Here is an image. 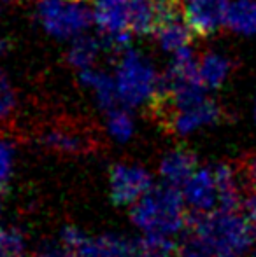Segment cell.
I'll return each mask as SVG.
<instances>
[{"instance_id":"obj_20","label":"cell","mask_w":256,"mask_h":257,"mask_svg":"<svg viewBox=\"0 0 256 257\" xmlns=\"http://www.w3.org/2000/svg\"><path fill=\"white\" fill-rule=\"evenodd\" d=\"M0 257H28L27 241L16 227H0Z\"/></svg>"},{"instance_id":"obj_28","label":"cell","mask_w":256,"mask_h":257,"mask_svg":"<svg viewBox=\"0 0 256 257\" xmlns=\"http://www.w3.org/2000/svg\"><path fill=\"white\" fill-rule=\"evenodd\" d=\"M2 48H4V42H2V39H0V51H2Z\"/></svg>"},{"instance_id":"obj_21","label":"cell","mask_w":256,"mask_h":257,"mask_svg":"<svg viewBox=\"0 0 256 257\" xmlns=\"http://www.w3.org/2000/svg\"><path fill=\"white\" fill-rule=\"evenodd\" d=\"M16 93L6 72L0 70V121H7L16 110Z\"/></svg>"},{"instance_id":"obj_26","label":"cell","mask_w":256,"mask_h":257,"mask_svg":"<svg viewBox=\"0 0 256 257\" xmlns=\"http://www.w3.org/2000/svg\"><path fill=\"white\" fill-rule=\"evenodd\" d=\"M247 219L251 220V224H253V227H254V233H256V212L253 213V215H249Z\"/></svg>"},{"instance_id":"obj_30","label":"cell","mask_w":256,"mask_h":257,"mask_svg":"<svg viewBox=\"0 0 256 257\" xmlns=\"http://www.w3.org/2000/svg\"><path fill=\"white\" fill-rule=\"evenodd\" d=\"M251 257H256V252H254V254H253V255H251Z\"/></svg>"},{"instance_id":"obj_5","label":"cell","mask_w":256,"mask_h":257,"mask_svg":"<svg viewBox=\"0 0 256 257\" xmlns=\"http://www.w3.org/2000/svg\"><path fill=\"white\" fill-rule=\"evenodd\" d=\"M111 198L114 205H133L153 187V177L147 170L135 165L118 163L111 168Z\"/></svg>"},{"instance_id":"obj_7","label":"cell","mask_w":256,"mask_h":257,"mask_svg":"<svg viewBox=\"0 0 256 257\" xmlns=\"http://www.w3.org/2000/svg\"><path fill=\"white\" fill-rule=\"evenodd\" d=\"M183 196L192 212L207 213L219 208V187L212 166L197 168L183 186Z\"/></svg>"},{"instance_id":"obj_18","label":"cell","mask_w":256,"mask_h":257,"mask_svg":"<svg viewBox=\"0 0 256 257\" xmlns=\"http://www.w3.org/2000/svg\"><path fill=\"white\" fill-rule=\"evenodd\" d=\"M137 257H181V250L168 236L146 234L137 241Z\"/></svg>"},{"instance_id":"obj_24","label":"cell","mask_w":256,"mask_h":257,"mask_svg":"<svg viewBox=\"0 0 256 257\" xmlns=\"http://www.w3.org/2000/svg\"><path fill=\"white\" fill-rule=\"evenodd\" d=\"M84 238H86V234L82 233L81 229L74 227V226H67L62 231V243L68 248V250H72V248L77 247V245L81 243Z\"/></svg>"},{"instance_id":"obj_19","label":"cell","mask_w":256,"mask_h":257,"mask_svg":"<svg viewBox=\"0 0 256 257\" xmlns=\"http://www.w3.org/2000/svg\"><path fill=\"white\" fill-rule=\"evenodd\" d=\"M107 130H109V135L118 142H127L132 139L135 124H133V119L127 108L116 107L107 112Z\"/></svg>"},{"instance_id":"obj_13","label":"cell","mask_w":256,"mask_h":257,"mask_svg":"<svg viewBox=\"0 0 256 257\" xmlns=\"http://www.w3.org/2000/svg\"><path fill=\"white\" fill-rule=\"evenodd\" d=\"M79 81L86 88H92L95 91L97 102H99V105L106 112H109L111 108H116L121 105L120 98H118L116 79H113L111 75L90 67V68H82L79 72Z\"/></svg>"},{"instance_id":"obj_17","label":"cell","mask_w":256,"mask_h":257,"mask_svg":"<svg viewBox=\"0 0 256 257\" xmlns=\"http://www.w3.org/2000/svg\"><path fill=\"white\" fill-rule=\"evenodd\" d=\"M104 49V42L99 41L97 37H90V35H79L74 39L70 49H68L67 60L72 67L79 68H90L97 61L100 51Z\"/></svg>"},{"instance_id":"obj_29","label":"cell","mask_w":256,"mask_h":257,"mask_svg":"<svg viewBox=\"0 0 256 257\" xmlns=\"http://www.w3.org/2000/svg\"><path fill=\"white\" fill-rule=\"evenodd\" d=\"M254 119H256V107H254Z\"/></svg>"},{"instance_id":"obj_16","label":"cell","mask_w":256,"mask_h":257,"mask_svg":"<svg viewBox=\"0 0 256 257\" xmlns=\"http://www.w3.org/2000/svg\"><path fill=\"white\" fill-rule=\"evenodd\" d=\"M230 68H232V61L228 58L216 53H207L198 61V77L205 88L214 89L225 82L230 74Z\"/></svg>"},{"instance_id":"obj_31","label":"cell","mask_w":256,"mask_h":257,"mask_svg":"<svg viewBox=\"0 0 256 257\" xmlns=\"http://www.w3.org/2000/svg\"><path fill=\"white\" fill-rule=\"evenodd\" d=\"M81 2H86V0H81Z\"/></svg>"},{"instance_id":"obj_1","label":"cell","mask_w":256,"mask_h":257,"mask_svg":"<svg viewBox=\"0 0 256 257\" xmlns=\"http://www.w3.org/2000/svg\"><path fill=\"white\" fill-rule=\"evenodd\" d=\"M186 229L197 233L214 254L242 255L254 241V227L240 210L216 208L207 213L192 212Z\"/></svg>"},{"instance_id":"obj_6","label":"cell","mask_w":256,"mask_h":257,"mask_svg":"<svg viewBox=\"0 0 256 257\" xmlns=\"http://www.w3.org/2000/svg\"><path fill=\"white\" fill-rule=\"evenodd\" d=\"M228 0H181L183 16L195 35L214 34L225 25Z\"/></svg>"},{"instance_id":"obj_27","label":"cell","mask_w":256,"mask_h":257,"mask_svg":"<svg viewBox=\"0 0 256 257\" xmlns=\"http://www.w3.org/2000/svg\"><path fill=\"white\" fill-rule=\"evenodd\" d=\"M214 257H240V255H235V254H216Z\"/></svg>"},{"instance_id":"obj_2","label":"cell","mask_w":256,"mask_h":257,"mask_svg":"<svg viewBox=\"0 0 256 257\" xmlns=\"http://www.w3.org/2000/svg\"><path fill=\"white\" fill-rule=\"evenodd\" d=\"M186 201L178 186L163 182L151 187L137 203L132 205V220L146 234L170 236L188 224Z\"/></svg>"},{"instance_id":"obj_11","label":"cell","mask_w":256,"mask_h":257,"mask_svg":"<svg viewBox=\"0 0 256 257\" xmlns=\"http://www.w3.org/2000/svg\"><path fill=\"white\" fill-rule=\"evenodd\" d=\"M93 20L104 34L130 30V0H95Z\"/></svg>"},{"instance_id":"obj_3","label":"cell","mask_w":256,"mask_h":257,"mask_svg":"<svg viewBox=\"0 0 256 257\" xmlns=\"http://www.w3.org/2000/svg\"><path fill=\"white\" fill-rule=\"evenodd\" d=\"M160 77L154 72L153 65L139 51L127 48L120 56L116 67V88L118 98L125 108L139 107L151 102L156 95Z\"/></svg>"},{"instance_id":"obj_22","label":"cell","mask_w":256,"mask_h":257,"mask_svg":"<svg viewBox=\"0 0 256 257\" xmlns=\"http://www.w3.org/2000/svg\"><path fill=\"white\" fill-rule=\"evenodd\" d=\"M240 177L244 184V196L246 194H254L256 196V153L246 154L242 159H239Z\"/></svg>"},{"instance_id":"obj_9","label":"cell","mask_w":256,"mask_h":257,"mask_svg":"<svg viewBox=\"0 0 256 257\" xmlns=\"http://www.w3.org/2000/svg\"><path fill=\"white\" fill-rule=\"evenodd\" d=\"M70 252L72 257H137V243L118 234L86 236Z\"/></svg>"},{"instance_id":"obj_23","label":"cell","mask_w":256,"mask_h":257,"mask_svg":"<svg viewBox=\"0 0 256 257\" xmlns=\"http://www.w3.org/2000/svg\"><path fill=\"white\" fill-rule=\"evenodd\" d=\"M14 165V151L7 142L0 140V187H4L11 179Z\"/></svg>"},{"instance_id":"obj_12","label":"cell","mask_w":256,"mask_h":257,"mask_svg":"<svg viewBox=\"0 0 256 257\" xmlns=\"http://www.w3.org/2000/svg\"><path fill=\"white\" fill-rule=\"evenodd\" d=\"M197 170V156L186 147H178L163 156L160 163V175L163 182L172 186H185Z\"/></svg>"},{"instance_id":"obj_10","label":"cell","mask_w":256,"mask_h":257,"mask_svg":"<svg viewBox=\"0 0 256 257\" xmlns=\"http://www.w3.org/2000/svg\"><path fill=\"white\" fill-rule=\"evenodd\" d=\"M41 142L46 147L58 153L67 154H82L93 151L95 144L88 133L74 128V126H55L48 128L41 135Z\"/></svg>"},{"instance_id":"obj_25","label":"cell","mask_w":256,"mask_h":257,"mask_svg":"<svg viewBox=\"0 0 256 257\" xmlns=\"http://www.w3.org/2000/svg\"><path fill=\"white\" fill-rule=\"evenodd\" d=\"M35 257H72V252L67 247H48L42 252H39Z\"/></svg>"},{"instance_id":"obj_4","label":"cell","mask_w":256,"mask_h":257,"mask_svg":"<svg viewBox=\"0 0 256 257\" xmlns=\"http://www.w3.org/2000/svg\"><path fill=\"white\" fill-rule=\"evenodd\" d=\"M37 18L49 35L58 39H75L90 27L93 13L81 0H41Z\"/></svg>"},{"instance_id":"obj_8","label":"cell","mask_w":256,"mask_h":257,"mask_svg":"<svg viewBox=\"0 0 256 257\" xmlns=\"http://www.w3.org/2000/svg\"><path fill=\"white\" fill-rule=\"evenodd\" d=\"M221 119L223 108L214 100L205 98L200 103L192 105V107L183 108V110L172 114L161 126L167 132H174L178 135H188V133L197 132V130L204 128V126L216 124Z\"/></svg>"},{"instance_id":"obj_15","label":"cell","mask_w":256,"mask_h":257,"mask_svg":"<svg viewBox=\"0 0 256 257\" xmlns=\"http://www.w3.org/2000/svg\"><path fill=\"white\" fill-rule=\"evenodd\" d=\"M225 25L240 35L256 34V0H233L226 9Z\"/></svg>"},{"instance_id":"obj_14","label":"cell","mask_w":256,"mask_h":257,"mask_svg":"<svg viewBox=\"0 0 256 257\" xmlns=\"http://www.w3.org/2000/svg\"><path fill=\"white\" fill-rule=\"evenodd\" d=\"M156 35V41L160 44V48L163 51L168 53H176L178 49L190 46L192 42V35L193 30L190 28V25L186 23L185 16H183V11L179 14H174L172 18L165 20L160 27L154 32Z\"/></svg>"}]
</instances>
